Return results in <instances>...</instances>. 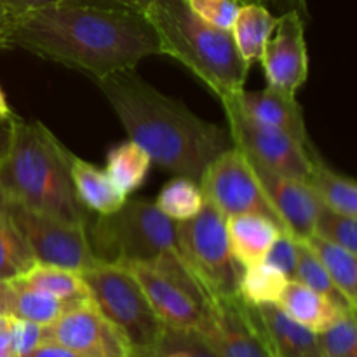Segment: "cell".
I'll list each match as a JSON object with an SVG mask.
<instances>
[{
    "mask_svg": "<svg viewBox=\"0 0 357 357\" xmlns=\"http://www.w3.org/2000/svg\"><path fill=\"white\" fill-rule=\"evenodd\" d=\"M6 45L80 70L94 80L160 54L159 38L145 14L77 2L13 17Z\"/></svg>",
    "mask_w": 357,
    "mask_h": 357,
    "instance_id": "cell-1",
    "label": "cell"
},
{
    "mask_svg": "<svg viewBox=\"0 0 357 357\" xmlns=\"http://www.w3.org/2000/svg\"><path fill=\"white\" fill-rule=\"evenodd\" d=\"M96 84L129 139L143 146L152 164L174 176L199 183L206 166L232 146L229 131L157 91L135 68L110 73Z\"/></svg>",
    "mask_w": 357,
    "mask_h": 357,
    "instance_id": "cell-2",
    "label": "cell"
},
{
    "mask_svg": "<svg viewBox=\"0 0 357 357\" xmlns=\"http://www.w3.org/2000/svg\"><path fill=\"white\" fill-rule=\"evenodd\" d=\"M72 152L42 122L14 117L13 138L0 160V201L65 222L87 223L70 176Z\"/></svg>",
    "mask_w": 357,
    "mask_h": 357,
    "instance_id": "cell-3",
    "label": "cell"
},
{
    "mask_svg": "<svg viewBox=\"0 0 357 357\" xmlns=\"http://www.w3.org/2000/svg\"><path fill=\"white\" fill-rule=\"evenodd\" d=\"M145 17L159 38L160 54L180 61L220 101L246 89L250 65L237 52L232 33L202 21L187 0H153Z\"/></svg>",
    "mask_w": 357,
    "mask_h": 357,
    "instance_id": "cell-4",
    "label": "cell"
},
{
    "mask_svg": "<svg viewBox=\"0 0 357 357\" xmlns=\"http://www.w3.org/2000/svg\"><path fill=\"white\" fill-rule=\"evenodd\" d=\"M86 232L98 264H157L180 255L176 223L145 199H126L117 211L89 218Z\"/></svg>",
    "mask_w": 357,
    "mask_h": 357,
    "instance_id": "cell-5",
    "label": "cell"
},
{
    "mask_svg": "<svg viewBox=\"0 0 357 357\" xmlns=\"http://www.w3.org/2000/svg\"><path fill=\"white\" fill-rule=\"evenodd\" d=\"M80 278L98 310L124 335L132 357L164 354L167 328L124 267L96 264L80 272Z\"/></svg>",
    "mask_w": 357,
    "mask_h": 357,
    "instance_id": "cell-6",
    "label": "cell"
},
{
    "mask_svg": "<svg viewBox=\"0 0 357 357\" xmlns=\"http://www.w3.org/2000/svg\"><path fill=\"white\" fill-rule=\"evenodd\" d=\"M176 248L206 298L237 295L241 265L227 237V218L206 202L187 222L176 223Z\"/></svg>",
    "mask_w": 357,
    "mask_h": 357,
    "instance_id": "cell-7",
    "label": "cell"
},
{
    "mask_svg": "<svg viewBox=\"0 0 357 357\" xmlns=\"http://www.w3.org/2000/svg\"><path fill=\"white\" fill-rule=\"evenodd\" d=\"M199 187L206 202L218 209L225 218L261 215L281 225L246 153L239 146L232 145L218 153L202 171Z\"/></svg>",
    "mask_w": 357,
    "mask_h": 357,
    "instance_id": "cell-8",
    "label": "cell"
},
{
    "mask_svg": "<svg viewBox=\"0 0 357 357\" xmlns=\"http://www.w3.org/2000/svg\"><path fill=\"white\" fill-rule=\"evenodd\" d=\"M229 136L232 145L239 146L250 159L267 169L300 181H309L312 171L314 146H303L281 129L253 121L239 110L230 100H223Z\"/></svg>",
    "mask_w": 357,
    "mask_h": 357,
    "instance_id": "cell-9",
    "label": "cell"
},
{
    "mask_svg": "<svg viewBox=\"0 0 357 357\" xmlns=\"http://www.w3.org/2000/svg\"><path fill=\"white\" fill-rule=\"evenodd\" d=\"M2 204L23 234L37 264L54 265L79 274L98 264L87 241L86 223L65 222L21 206Z\"/></svg>",
    "mask_w": 357,
    "mask_h": 357,
    "instance_id": "cell-10",
    "label": "cell"
},
{
    "mask_svg": "<svg viewBox=\"0 0 357 357\" xmlns=\"http://www.w3.org/2000/svg\"><path fill=\"white\" fill-rule=\"evenodd\" d=\"M197 337L218 357H271L253 307L239 295L209 298Z\"/></svg>",
    "mask_w": 357,
    "mask_h": 357,
    "instance_id": "cell-11",
    "label": "cell"
},
{
    "mask_svg": "<svg viewBox=\"0 0 357 357\" xmlns=\"http://www.w3.org/2000/svg\"><path fill=\"white\" fill-rule=\"evenodd\" d=\"M42 335L44 342L63 345L87 357H132L124 335L91 298L66 309L54 323L44 326Z\"/></svg>",
    "mask_w": 357,
    "mask_h": 357,
    "instance_id": "cell-12",
    "label": "cell"
},
{
    "mask_svg": "<svg viewBox=\"0 0 357 357\" xmlns=\"http://www.w3.org/2000/svg\"><path fill=\"white\" fill-rule=\"evenodd\" d=\"M260 61L267 86L296 98V91L309 77L305 23L298 10H284L278 16Z\"/></svg>",
    "mask_w": 357,
    "mask_h": 357,
    "instance_id": "cell-13",
    "label": "cell"
},
{
    "mask_svg": "<svg viewBox=\"0 0 357 357\" xmlns=\"http://www.w3.org/2000/svg\"><path fill=\"white\" fill-rule=\"evenodd\" d=\"M135 278L167 331L197 333L202 323V309L208 300L181 286L150 264L122 265Z\"/></svg>",
    "mask_w": 357,
    "mask_h": 357,
    "instance_id": "cell-14",
    "label": "cell"
},
{
    "mask_svg": "<svg viewBox=\"0 0 357 357\" xmlns=\"http://www.w3.org/2000/svg\"><path fill=\"white\" fill-rule=\"evenodd\" d=\"M248 160L264 188L265 197L268 199L275 216L281 222L282 230L296 241H303L312 236L323 204L310 185L307 181L295 180L267 169L250 157Z\"/></svg>",
    "mask_w": 357,
    "mask_h": 357,
    "instance_id": "cell-15",
    "label": "cell"
},
{
    "mask_svg": "<svg viewBox=\"0 0 357 357\" xmlns=\"http://www.w3.org/2000/svg\"><path fill=\"white\" fill-rule=\"evenodd\" d=\"M227 100L232 101L243 114H246L253 121L271 126V128L281 129V131L295 138L296 142H300L307 149L312 146L310 145L309 132H307L303 110L298 101H296V98L288 96V94L267 86L261 91L244 89L237 96L227 98Z\"/></svg>",
    "mask_w": 357,
    "mask_h": 357,
    "instance_id": "cell-16",
    "label": "cell"
},
{
    "mask_svg": "<svg viewBox=\"0 0 357 357\" xmlns=\"http://www.w3.org/2000/svg\"><path fill=\"white\" fill-rule=\"evenodd\" d=\"M253 312L271 357H319L316 333L295 323L279 305L253 307Z\"/></svg>",
    "mask_w": 357,
    "mask_h": 357,
    "instance_id": "cell-17",
    "label": "cell"
},
{
    "mask_svg": "<svg viewBox=\"0 0 357 357\" xmlns=\"http://www.w3.org/2000/svg\"><path fill=\"white\" fill-rule=\"evenodd\" d=\"M72 305L75 303L61 302L49 293L31 288L21 275L0 281V316L47 326Z\"/></svg>",
    "mask_w": 357,
    "mask_h": 357,
    "instance_id": "cell-18",
    "label": "cell"
},
{
    "mask_svg": "<svg viewBox=\"0 0 357 357\" xmlns=\"http://www.w3.org/2000/svg\"><path fill=\"white\" fill-rule=\"evenodd\" d=\"M284 230L274 220L261 215H237L227 218V237L234 258L241 268L260 264Z\"/></svg>",
    "mask_w": 357,
    "mask_h": 357,
    "instance_id": "cell-19",
    "label": "cell"
},
{
    "mask_svg": "<svg viewBox=\"0 0 357 357\" xmlns=\"http://www.w3.org/2000/svg\"><path fill=\"white\" fill-rule=\"evenodd\" d=\"M275 305H279V309L288 314L295 323L302 324L312 333L326 330L345 312H352L347 307L331 302L330 298L307 288L305 284L295 279H289Z\"/></svg>",
    "mask_w": 357,
    "mask_h": 357,
    "instance_id": "cell-20",
    "label": "cell"
},
{
    "mask_svg": "<svg viewBox=\"0 0 357 357\" xmlns=\"http://www.w3.org/2000/svg\"><path fill=\"white\" fill-rule=\"evenodd\" d=\"M70 176L77 201L86 211L110 215L126 202V195L115 187L107 171L73 155L70 160Z\"/></svg>",
    "mask_w": 357,
    "mask_h": 357,
    "instance_id": "cell-21",
    "label": "cell"
},
{
    "mask_svg": "<svg viewBox=\"0 0 357 357\" xmlns=\"http://www.w3.org/2000/svg\"><path fill=\"white\" fill-rule=\"evenodd\" d=\"M278 17L261 3H241L234 26L230 30L237 52L246 65L260 61L265 44L274 31Z\"/></svg>",
    "mask_w": 357,
    "mask_h": 357,
    "instance_id": "cell-22",
    "label": "cell"
},
{
    "mask_svg": "<svg viewBox=\"0 0 357 357\" xmlns=\"http://www.w3.org/2000/svg\"><path fill=\"white\" fill-rule=\"evenodd\" d=\"M310 251L317 257L326 274L333 281L335 288L340 291L351 310L357 309V258L356 253L330 243L323 237L309 236L303 239Z\"/></svg>",
    "mask_w": 357,
    "mask_h": 357,
    "instance_id": "cell-23",
    "label": "cell"
},
{
    "mask_svg": "<svg viewBox=\"0 0 357 357\" xmlns=\"http://www.w3.org/2000/svg\"><path fill=\"white\" fill-rule=\"evenodd\" d=\"M307 183L310 185L324 208L340 213V215L357 216L356 181L326 166L317 152H314L312 155V171Z\"/></svg>",
    "mask_w": 357,
    "mask_h": 357,
    "instance_id": "cell-24",
    "label": "cell"
},
{
    "mask_svg": "<svg viewBox=\"0 0 357 357\" xmlns=\"http://www.w3.org/2000/svg\"><path fill=\"white\" fill-rule=\"evenodd\" d=\"M152 167V159L138 143H119L107 153V174L114 181L115 187L128 197L145 183Z\"/></svg>",
    "mask_w": 357,
    "mask_h": 357,
    "instance_id": "cell-25",
    "label": "cell"
},
{
    "mask_svg": "<svg viewBox=\"0 0 357 357\" xmlns=\"http://www.w3.org/2000/svg\"><path fill=\"white\" fill-rule=\"evenodd\" d=\"M288 281L281 271L267 261H260L241 271L237 295L248 305H274L281 298Z\"/></svg>",
    "mask_w": 357,
    "mask_h": 357,
    "instance_id": "cell-26",
    "label": "cell"
},
{
    "mask_svg": "<svg viewBox=\"0 0 357 357\" xmlns=\"http://www.w3.org/2000/svg\"><path fill=\"white\" fill-rule=\"evenodd\" d=\"M26 284L31 288L40 289V291L49 293L58 300L66 303H79L82 300L91 298L87 286L84 279L80 278L79 272L68 271L63 267H54V265L35 264L26 274L21 275Z\"/></svg>",
    "mask_w": 357,
    "mask_h": 357,
    "instance_id": "cell-27",
    "label": "cell"
},
{
    "mask_svg": "<svg viewBox=\"0 0 357 357\" xmlns=\"http://www.w3.org/2000/svg\"><path fill=\"white\" fill-rule=\"evenodd\" d=\"M37 264L13 216L0 202V281L20 278Z\"/></svg>",
    "mask_w": 357,
    "mask_h": 357,
    "instance_id": "cell-28",
    "label": "cell"
},
{
    "mask_svg": "<svg viewBox=\"0 0 357 357\" xmlns=\"http://www.w3.org/2000/svg\"><path fill=\"white\" fill-rule=\"evenodd\" d=\"M153 204L171 222L180 223L199 215L204 208L206 199L197 181L176 176L160 188Z\"/></svg>",
    "mask_w": 357,
    "mask_h": 357,
    "instance_id": "cell-29",
    "label": "cell"
},
{
    "mask_svg": "<svg viewBox=\"0 0 357 357\" xmlns=\"http://www.w3.org/2000/svg\"><path fill=\"white\" fill-rule=\"evenodd\" d=\"M293 279L302 284H305L307 288L314 289V291L321 293L326 298H330L331 302L338 303L342 307H347L351 310V307L347 305L344 296L340 295L337 288H335L333 281L330 279V275L326 274L324 267L321 265V261L317 260L316 255L307 248V244L303 241H296V267H295V275ZM354 312V310H352Z\"/></svg>",
    "mask_w": 357,
    "mask_h": 357,
    "instance_id": "cell-30",
    "label": "cell"
},
{
    "mask_svg": "<svg viewBox=\"0 0 357 357\" xmlns=\"http://www.w3.org/2000/svg\"><path fill=\"white\" fill-rule=\"evenodd\" d=\"M319 357H357L356 312H345L331 326L316 333Z\"/></svg>",
    "mask_w": 357,
    "mask_h": 357,
    "instance_id": "cell-31",
    "label": "cell"
},
{
    "mask_svg": "<svg viewBox=\"0 0 357 357\" xmlns=\"http://www.w3.org/2000/svg\"><path fill=\"white\" fill-rule=\"evenodd\" d=\"M314 234L352 253L357 251V216L340 215L323 206L316 220Z\"/></svg>",
    "mask_w": 357,
    "mask_h": 357,
    "instance_id": "cell-32",
    "label": "cell"
},
{
    "mask_svg": "<svg viewBox=\"0 0 357 357\" xmlns=\"http://www.w3.org/2000/svg\"><path fill=\"white\" fill-rule=\"evenodd\" d=\"M188 7L211 26L230 31L239 13V0H187Z\"/></svg>",
    "mask_w": 357,
    "mask_h": 357,
    "instance_id": "cell-33",
    "label": "cell"
},
{
    "mask_svg": "<svg viewBox=\"0 0 357 357\" xmlns=\"http://www.w3.org/2000/svg\"><path fill=\"white\" fill-rule=\"evenodd\" d=\"M42 330H44V326L37 323L9 317V333L10 342H13L14 356L24 357L30 354L35 347H38L44 342Z\"/></svg>",
    "mask_w": 357,
    "mask_h": 357,
    "instance_id": "cell-34",
    "label": "cell"
},
{
    "mask_svg": "<svg viewBox=\"0 0 357 357\" xmlns=\"http://www.w3.org/2000/svg\"><path fill=\"white\" fill-rule=\"evenodd\" d=\"M264 261L281 271L288 279H293L296 267V239L288 232L279 234Z\"/></svg>",
    "mask_w": 357,
    "mask_h": 357,
    "instance_id": "cell-35",
    "label": "cell"
},
{
    "mask_svg": "<svg viewBox=\"0 0 357 357\" xmlns=\"http://www.w3.org/2000/svg\"><path fill=\"white\" fill-rule=\"evenodd\" d=\"M166 345H178V347L185 349L187 357H218L197 337V333H171L167 331Z\"/></svg>",
    "mask_w": 357,
    "mask_h": 357,
    "instance_id": "cell-36",
    "label": "cell"
},
{
    "mask_svg": "<svg viewBox=\"0 0 357 357\" xmlns=\"http://www.w3.org/2000/svg\"><path fill=\"white\" fill-rule=\"evenodd\" d=\"M63 2L87 3V6L108 7V9H121L129 10V13L145 14V10L149 9V6L153 0H63Z\"/></svg>",
    "mask_w": 357,
    "mask_h": 357,
    "instance_id": "cell-37",
    "label": "cell"
},
{
    "mask_svg": "<svg viewBox=\"0 0 357 357\" xmlns=\"http://www.w3.org/2000/svg\"><path fill=\"white\" fill-rule=\"evenodd\" d=\"M63 2V0H0V6L7 10L13 17L23 16V14L31 13V10L42 9V7L54 6V3Z\"/></svg>",
    "mask_w": 357,
    "mask_h": 357,
    "instance_id": "cell-38",
    "label": "cell"
},
{
    "mask_svg": "<svg viewBox=\"0 0 357 357\" xmlns=\"http://www.w3.org/2000/svg\"><path fill=\"white\" fill-rule=\"evenodd\" d=\"M24 357H87V356L79 354V352L63 347V345L44 342V344L35 347L30 354H26Z\"/></svg>",
    "mask_w": 357,
    "mask_h": 357,
    "instance_id": "cell-39",
    "label": "cell"
},
{
    "mask_svg": "<svg viewBox=\"0 0 357 357\" xmlns=\"http://www.w3.org/2000/svg\"><path fill=\"white\" fill-rule=\"evenodd\" d=\"M16 117V115H14ZM13 119H3L0 121V160L6 155L7 149L10 145V138H13Z\"/></svg>",
    "mask_w": 357,
    "mask_h": 357,
    "instance_id": "cell-40",
    "label": "cell"
},
{
    "mask_svg": "<svg viewBox=\"0 0 357 357\" xmlns=\"http://www.w3.org/2000/svg\"><path fill=\"white\" fill-rule=\"evenodd\" d=\"M275 7H278V9H281L282 13H284V10H298L303 17L309 16L307 0H278Z\"/></svg>",
    "mask_w": 357,
    "mask_h": 357,
    "instance_id": "cell-41",
    "label": "cell"
},
{
    "mask_svg": "<svg viewBox=\"0 0 357 357\" xmlns=\"http://www.w3.org/2000/svg\"><path fill=\"white\" fill-rule=\"evenodd\" d=\"M13 21V16L0 6V49H7L6 45V35L9 30V24Z\"/></svg>",
    "mask_w": 357,
    "mask_h": 357,
    "instance_id": "cell-42",
    "label": "cell"
},
{
    "mask_svg": "<svg viewBox=\"0 0 357 357\" xmlns=\"http://www.w3.org/2000/svg\"><path fill=\"white\" fill-rule=\"evenodd\" d=\"M0 357H16L13 351V342H10L9 328L0 331Z\"/></svg>",
    "mask_w": 357,
    "mask_h": 357,
    "instance_id": "cell-43",
    "label": "cell"
},
{
    "mask_svg": "<svg viewBox=\"0 0 357 357\" xmlns=\"http://www.w3.org/2000/svg\"><path fill=\"white\" fill-rule=\"evenodd\" d=\"M14 114L13 110H10L9 103H7L6 100V94H3L2 87H0V121H3V119H13Z\"/></svg>",
    "mask_w": 357,
    "mask_h": 357,
    "instance_id": "cell-44",
    "label": "cell"
},
{
    "mask_svg": "<svg viewBox=\"0 0 357 357\" xmlns=\"http://www.w3.org/2000/svg\"><path fill=\"white\" fill-rule=\"evenodd\" d=\"M160 357H187V352H185V349L178 347V345H166L164 354Z\"/></svg>",
    "mask_w": 357,
    "mask_h": 357,
    "instance_id": "cell-45",
    "label": "cell"
},
{
    "mask_svg": "<svg viewBox=\"0 0 357 357\" xmlns=\"http://www.w3.org/2000/svg\"><path fill=\"white\" fill-rule=\"evenodd\" d=\"M241 3H248V2H255V3H261V6L268 7V6H274L278 3V0H239Z\"/></svg>",
    "mask_w": 357,
    "mask_h": 357,
    "instance_id": "cell-46",
    "label": "cell"
},
{
    "mask_svg": "<svg viewBox=\"0 0 357 357\" xmlns=\"http://www.w3.org/2000/svg\"><path fill=\"white\" fill-rule=\"evenodd\" d=\"M7 328H9V317L0 316V331L7 330Z\"/></svg>",
    "mask_w": 357,
    "mask_h": 357,
    "instance_id": "cell-47",
    "label": "cell"
}]
</instances>
